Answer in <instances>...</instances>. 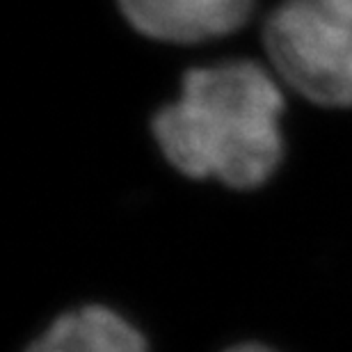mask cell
<instances>
[{
    "mask_svg": "<svg viewBox=\"0 0 352 352\" xmlns=\"http://www.w3.org/2000/svg\"><path fill=\"white\" fill-rule=\"evenodd\" d=\"M28 352H146V343L115 311L85 307L55 320Z\"/></svg>",
    "mask_w": 352,
    "mask_h": 352,
    "instance_id": "4",
    "label": "cell"
},
{
    "mask_svg": "<svg viewBox=\"0 0 352 352\" xmlns=\"http://www.w3.org/2000/svg\"><path fill=\"white\" fill-rule=\"evenodd\" d=\"M254 0H119L133 28L160 41H204L238 30Z\"/></svg>",
    "mask_w": 352,
    "mask_h": 352,
    "instance_id": "3",
    "label": "cell"
},
{
    "mask_svg": "<svg viewBox=\"0 0 352 352\" xmlns=\"http://www.w3.org/2000/svg\"><path fill=\"white\" fill-rule=\"evenodd\" d=\"M229 352H270L261 346H238V348H231Z\"/></svg>",
    "mask_w": 352,
    "mask_h": 352,
    "instance_id": "5",
    "label": "cell"
},
{
    "mask_svg": "<svg viewBox=\"0 0 352 352\" xmlns=\"http://www.w3.org/2000/svg\"><path fill=\"white\" fill-rule=\"evenodd\" d=\"M281 110L279 89L261 67L227 62L186 74L181 98L153 119V135L183 174L256 188L281 160Z\"/></svg>",
    "mask_w": 352,
    "mask_h": 352,
    "instance_id": "1",
    "label": "cell"
},
{
    "mask_svg": "<svg viewBox=\"0 0 352 352\" xmlns=\"http://www.w3.org/2000/svg\"><path fill=\"white\" fill-rule=\"evenodd\" d=\"M263 37L272 65L302 96L352 105V0H286Z\"/></svg>",
    "mask_w": 352,
    "mask_h": 352,
    "instance_id": "2",
    "label": "cell"
}]
</instances>
